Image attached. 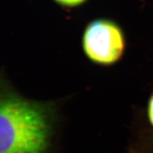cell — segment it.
Instances as JSON below:
<instances>
[{
	"label": "cell",
	"mask_w": 153,
	"mask_h": 153,
	"mask_svg": "<svg viewBox=\"0 0 153 153\" xmlns=\"http://www.w3.org/2000/svg\"><path fill=\"white\" fill-rule=\"evenodd\" d=\"M82 45L88 58L101 65L117 62L125 48L121 30L114 23L106 20H97L89 25L84 34Z\"/></svg>",
	"instance_id": "7a4b0ae2"
},
{
	"label": "cell",
	"mask_w": 153,
	"mask_h": 153,
	"mask_svg": "<svg viewBox=\"0 0 153 153\" xmlns=\"http://www.w3.org/2000/svg\"><path fill=\"white\" fill-rule=\"evenodd\" d=\"M148 116L150 123L153 126V95L150 97L148 105Z\"/></svg>",
	"instance_id": "3957f363"
},
{
	"label": "cell",
	"mask_w": 153,
	"mask_h": 153,
	"mask_svg": "<svg viewBox=\"0 0 153 153\" xmlns=\"http://www.w3.org/2000/svg\"><path fill=\"white\" fill-rule=\"evenodd\" d=\"M55 1L65 6H75L83 2L85 0H55Z\"/></svg>",
	"instance_id": "277c9868"
},
{
	"label": "cell",
	"mask_w": 153,
	"mask_h": 153,
	"mask_svg": "<svg viewBox=\"0 0 153 153\" xmlns=\"http://www.w3.org/2000/svg\"><path fill=\"white\" fill-rule=\"evenodd\" d=\"M54 123L52 104L29 100L2 86L0 153H48Z\"/></svg>",
	"instance_id": "6da1fadb"
}]
</instances>
